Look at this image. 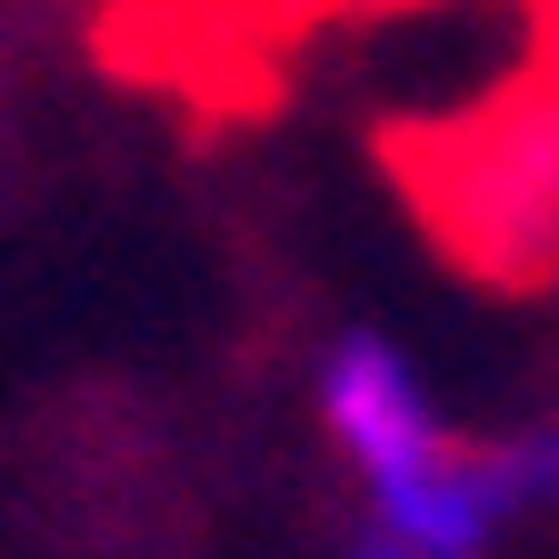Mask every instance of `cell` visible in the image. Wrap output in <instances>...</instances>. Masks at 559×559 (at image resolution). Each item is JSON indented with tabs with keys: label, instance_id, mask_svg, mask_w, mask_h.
Segmentation results:
<instances>
[{
	"label": "cell",
	"instance_id": "1",
	"mask_svg": "<svg viewBox=\"0 0 559 559\" xmlns=\"http://www.w3.org/2000/svg\"><path fill=\"white\" fill-rule=\"evenodd\" d=\"M320 409H330V440L349 450V469L370 479L380 549L469 559L510 510L559 489V430H530V440H500V450H460L450 419L430 409V390H419V370L380 340H349L320 370Z\"/></svg>",
	"mask_w": 559,
	"mask_h": 559
},
{
	"label": "cell",
	"instance_id": "2",
	"mask_svg": "<svg viewBox=\"0 0 559 559\" xmlns=\"http://www.w3.org/2000/svg\"><path fill=\"white\" fill-rule=\"evenodd\" d=\"M370 559H409V549H370Z\"/></svg>",
	"mask_w": 559,
	"mask_h": 559
}]
</instances>
